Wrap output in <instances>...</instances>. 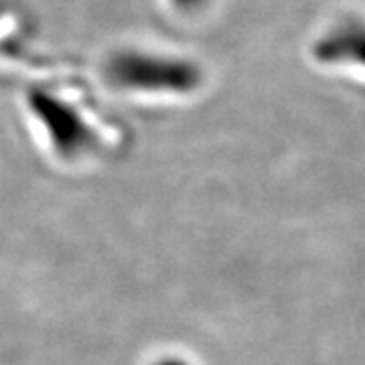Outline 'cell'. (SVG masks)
<instances>
[{
	"label": "cell",
	"instance_id": "5b68a950",
	"mask_svg": "<svg viewBox=\"0 0 365 365\" xmlns=\"http://www.w3.org/2000/svg\"><path fill=\"white\" fill-rule=\"evenodd\" d=\"M153 365H189L185 359L181 357H163V359H158L157 364Z\"/></svg>",
	"mask_w": 365,
	"mask_h": 365
},
{
	"label": "cell",
	"instance_id": "7a4b0ae2",
	"mask_svg": "<svg viewBox=\"0 0 365 365\" xmlns=\"http://www.w3.org/2000/svg\"><path fill=\"white\" fill-rule=\"evenodd\" d=\"M26 102L31 114L47 134L53 150L63 160H79L98 148L100 138L78 108L45 90L29 91Z\"/></svg>",
	"mask_w": 365,
	"mask_h": 365
},
{
	"label": "cell",
	"instance_id": "6da1fadb",
	"mask_svg": "<svg viewBox=\"0 0 365 365\" xmlns=\"http://www.w3.org/2000/svg\"><path fill=\"white\" fill-rule=\"evenodd\" d=\"M106 76L122 90L148 93H189L203 81L201 69L189 59L134 49L116 53L106 66Z\"/></svg>",
	"mask_w": 365,
	"mask_h": 365
},
{
	"label": "cell",
	"instance_id": "277c9868",
	"mask_svg": "<svg viewBox=\"0 0 365 365\" xmlns=\"http://www.w3.org/2000/svg\"><path fill=\"white\" fill-rule=\"evenodd\" d=\"M170 2H173V6L177 11H181L185 14L199 13L209 4V0H170Z\"/></svg>",
	"mask_w": 365,
	"mask_h": 365
},
{
	"label": "cell",
	"instance_id": "3957f363",
	"mask_svg": "<svg viewBox=\"0 0 365 365\" xmlns=\"http://www.w3.org/2000/svg\"><path fill=\"white\" fill-rule=\"evenodd\" d=\"M314 57L323 63H347L364 59V29L359 23H343L314 45Z\"/></svg>",
	"mask_w": 365,
	"mask_h": 365
}]
</instances>
